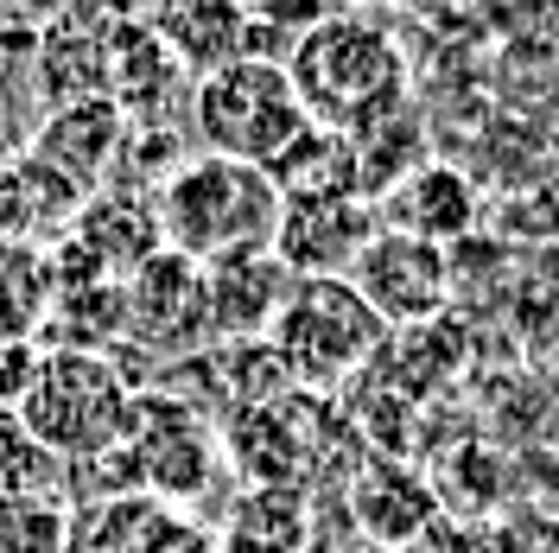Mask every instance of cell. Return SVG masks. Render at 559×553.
Returning a JSON list of instances; mask_svg holds the SVG:
<instances>
[{"label": "cell", "instance_id": "1", "mask_svg": "<svg viewBox=\"0 0 559 553\" xmlns=\"http://www.w3.org/2000/svg\"><path fill=\"white\" fill-rule=\"evenodd\" d=\"M280 198L274 173L248 166V160H223V153H191L153 191V223L159 243L198 261V268H223L236 255H267L280 236Z\"/></svg>", "mask_w": 559, "mask_h": 553}, {"label": "cell", "instance_id": "2", "mask_svg": "<svg viewBox=\"0 0 559 553\" xmlns=\"http://www.w3.org/2000/svg\"><path fill=\"white\" fill-rule=\"evenodd\" d=\"M286 77L318 128H337L349 140L401 121L407 108L401 45L356 13H324L318 26H306L299 45L286 51Z\"/></svg>", "mask_w": 559, "mask_h": 553}, {"label": "cell", "instance_id": "3", "mask_svg": "<svg viewBox=\"0 0 559 553\" xmlns=\"http://www.w3.org/2000/svg\"><path fill=\"white\" fill-rule=\"evenodd\" d=\"M45 451L64 464H90L103 451H121L140 426V395L103 350H45L33 369L26 401L13 408Z\"/></svg>", "mask_w": 559, "mask_h": 553}, {"label": "cell", "instance_id": "4", "mask_svg": "<svg viewBox=\"0 0 559 553\" xmlns=\"http://www.w3.org/2000/svg\"><path fill=\"white\" fill-rule=\"evenodd\" d=\"M191 128L204 140V153H223V160H248V166H274L293 140L312 128V115L299 103L293 77L280 58H236V64L210 70L191 83Z\"/></svg>", "mask_w": 559, "mask_h": 553}, {"label": "cell", "instance_id": "5", "mask_svg": "<svg viewBox=\"0 0 559 553\" xmlns=\"http://www.w3.org/2000/svg\"><path fill=\"white\" fill-rule=\"evenodd\" d=\"M382 338H388V325L369 311V299L344 274L293 280L274 331H267L280 369L293 381H312V388H331V381L356 376L382 350Z\"/></svg>", "mask_w": 559, "mask_h": 553}, {"label": "cell", "instance_id": "6", "mask_svg": "<svg viewBox=\"0 0 559 553\" xmlns=\"http://www.w3.org/2000/svg\"><path fill=\"white\" fill-rule=\"evenodd\" d=\"M344 280L369 299V311L388 331L394 325H432L452 306V255L419 243V236H401V230H376Z\"/></svg>", "mask_w": 559, "mask_h": 553}, {"label": "cell", "instance_id": "7", "mask_svg": "<svg viewBox=\"0 0 559 553\" xmlns=\"http://www.w3.org/2000/svg\"><path fill=\"white\" fill-rule=\"evenodd\" d=\"M376 230L382 223H376V204L369 198H286L274 255L293 280L349 274V261L369 248Z\"/></svg>", "mask_w": 559, "mask_h": 553}, {"label": "cell", "instance_id": "8", "mask_svg": "<svg viewBox=\"0 0 559 553\" xmlns=\"http://www.w3.org/2000/svg\"><path fill=\"white\" fill-rule=\"evenodd\" d=\"M477 204H484L477 185L457 173V166H445V160H414V166L376 198V223L445 248V243H457V236L477 230Z\"/></svg>", "mask_w": 559, "mask_h": 553}, {"label": "cell", "instance_id": "9", "mask_svg": "<svg viewBox=\"0 0 559 553\" xmlns=\"http://www.w3.org/2000/svg\"><path fill=\"white\" fill-rule=\"evenodd\" d=\"M146 26L191 77L248 58L254 38V0H146Z\"/></svg>", "mask_w": 559, "mask_h": 553}, {"label": "cell", "instance_id": "10", "mask_svg": "<svg viewBox=\"0 0 559 553\" xmlns=\"http://www.w3.org/2000/svg\"><path fill=\"white\" fill-rule=\"evenodd\" d=\"M121 286H128V331H146V338H159L166 350L210 338L204 268H198V261H185V255H173V248H159V255L140 261Z\"/></svg>", "mask_w": 559, "mask_h": 553}, {"label": "cell", "instance_id": "11", "mask_svg": "<svg viewBox=\"0 0 559 553\" xmlns=\"http://www.w3.org/2000/svg\"><path fill=\"white\" fill-rule=\"evenodd\" d=\"M286 293H293V274L280 268L274 248L267 255H236L223 268H204V318L216 338H236V344L274 331Z\"/></svg>", "mask_w": 559, "mask_h": 553}, {"label": "cell", "instance_id": "12", "mask_svg": "<svg viewBox=\"0 0 559 553\" xmlns=\"http://www.w3.org/2000/svg\"><path fill=\"white\" fill-rule=\"evenodd\" d=\"M121 140H128V115L108 103V96H90V103H64L45 128H38L33 160L51 166L58 178H70L76 191H90L96 173L121 153Z\"/></svg>", "mask_w": 559, "mask_h": 553}, {"label": "cell", "instance_id": "13", "mask_svg": "<svg viewBox=\"0 0 559 553\" xmlns=\"http://www.w3.org/2000/svg\"><path fill=\"white\" fill-rule=\"evenodd\" d=\"M51 255L33 243H0V344H33L38 325H51Z\"/></svg>", "mask_w": 559, "mask_h": 553}, {"label": "cell", "instance_id": "14", "mask_svg": "<svg viewBox=\"0 0 559 553\" xmlns=\"http://www.w3.org/2000/svg\"><path fill=\"white\" fill-rule=\"evenodd\" d=\"M0 553H70V516L58 496L0 490Z\"/></svg>", "mask_w": 559, "mask_h": 553}, {"label": "cell", "instance_id": "15", "mask_svg": "<svg viewBox=\"0 0 559 553\" xmlns=\"http://www.w3.org/2000/svg\"><path fill=\"white\" fill-rule=\"evenodd\" d=\"M58 471H64V458L38 446L33 433H26V420L0 414V490H13V496H51Z\"/></svg>", "mask_w": 559, "mask_h": 553}, {"label": "cell", "instance_id": "16", "mask_svg": "<svg viewBox=\"0 0 559 553\" xmlns=\"http://www.w3.org/2000/svg\"><path fill=\"white\" fill-rule=\"evenodd\" d=\"M45 204H38V173L33 160H0V243H26Z\"/></svg>", "mask_w": 559, "mask_h": 553}, {"label": "cell", "instance_id": "17", "mask_svg": "<svg viewBox=\"0 0 559 553\" xmlns=\"http://www.w3.org/2000/svg\"><path fill=\"white\" fill-rule=\"evenodd\" d=\"M38 356H45L38 344H0V414H13V408L26 401Z\"/></svg>", "mask_w": 559, "mask_h": 553}, {"label": "cell", "instance_id": "18", "mask_svg": "<svg viewBox=\"0 0 559 553\" xmlns=\"http://www.w3.org/2000/svg\"><path fill=\"white\" fill-rule=\"evenodd\" d=\"M0 7H7L13 20H45V13H58L64 0H0Z\"/></svg>", "mask_w": 559, "mask_h": 553}]
</instances>
